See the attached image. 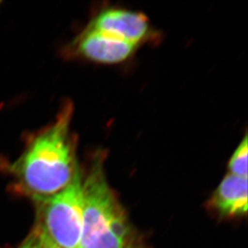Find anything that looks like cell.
Here are the masks:
<instances>
[{
	"instance_id": "obj_2",
	"label": "cell",
	"mask_w": 248,
	"mask_h": 248,
	"mask_svg": "<svg viewBox=\"0 0 248 248\" xmlns=\"http://www.w3.org/2000/svg\"><path fill=\"white\" fill-rule=\"evenodd\" d=\"M83 174L78 168L73 180L61 192L37 199V228L61 248H78L82 235Z\"/></svg>"
},
{
	"instance_id": "obj_3",
	"label": "cell",
	"mask_w": 248,
	"mask_h": 248,
	"mask_svg": "<svg viewBox=\"0 0 248 248\" xmlns=\"http://www.w3.org/2000/svg\"><path fill=\"white\" fill-rule=\"evenodd\" d=\"M103 155L96 154L83 179V227L80 243L106 229L121 211L106 180Z\"/></svg>"
},
{
	"instance_id": "obj_10",
	"label": "cell",
	"mask_w": 248,
	"mask_h": 248,
	"mask_svg": "<svg viewBox=\"0 0 248 248\" xmlns=\"http://www.w3.org/2000/svg\"><path fill=\"white\" fill-rule=\"evenodd\" d=\"M38 232L40 233V239H41V242H42L43 244V248H61L60 247L57 246L56 244H55L53 242L51 241L48 238L44 235L39 230H38Z\"/></svg>"
},
{
	"instance_id": "obj_8",
	"label": "cell",
	"mask_w": 248,
	"mask_h": 248,
	"mask_svg": "<svg viewBox=\"0 0 248 248\" xmlns=\"http://www.w3.org/2000/svg\"><path fill=\"white\" fill-rule=\"evenodd\" d=\"M248 136L245 135L244 139L237 146L236 150L230 159V172L232 174L242 178H248Z\"/></svg>"
},
{
	"instance_id": "obj_11",
	"label": "cell",
	"mask_w": 248,
	"mask_h": 248,
	"mask_svg": "<svg viewBox=\"0 0 248 248\" xmlns=\"http://www.w3.org/2000/svg\"><path fill=\"white\" fill-rule=\"evenodd\" d=\"M126 248H140L139 246H134L133 244H129V246L127 247Z\"/></svg>"
},
{
	"instance_id": "obj_1",
	"label": "cell",
	"mask_w": 248,
	"mask_h": 248,
	"mask_svg": "<svg viewBox=\"0 0 248 248\" xmlns=\"http://www.w3.org/2000/svg\"><path fill=\"white\" fill-rule=\"evenodd\" d=\"M73 106L66 103L54 122L31 135L19 158L11 166L20 187L35 199L63 190L79 166L75 137L71 131Z\"/></svg>"
},
{
	"instance_id": "obj_5",
	"label": "cell",
	"mask_w": 248,
	"mask_h": 248,
	"mask_svg": "<svg viewBox=\"0 0 248 248\" xmlns=\"http://www.w3.org/2000/svg\"><path fill=\"white\" fill-rule=\"evenodd\" d=\"M88 27L137 46L145 43L152 33L145 15L122 8L104 10Z\"/></svg>"
},
{
	"instance_id": "obj_9",
	"label": "cell",
	"mask_w": 248,
	"mask_h": 248,
	"mask_svg": "<svg viewBox=\"0 0 248 248\" xmlns=\"http://www.w3.org/2000/svg\"><path fill=\"white\" fill-rule=\"evenodd\" d=\"M20 248H43L40 233L38 232L37 229H35V232H33V234L31 235L30 238Z\"/></svg>"
},
{
	"instance_id": "obj_4",
	"label": "cell",
	"mask_w": 248,
	"mask_h": 248,
	"mask_svg": "<svg viewBox=\"0 0 248 248\" xmlns=\"http://www.w3.org/2000/svg\"><path fill=\"white\" fill-rule=\"evenodd\" d=\"M138 46L87 26L73 40L74 56L101 64H116L130 58Z\"/></svg>"
},
{
	"instance_id": "obj_7",
	"label": "cell",
	"mask_w": 248,
	"mask_h": 248,
	"mask_svg": "<svg viewBox=\"0 0 248 248\" xmlns=\"http://www.w3.org/2000/svg\"><path fill=\"white\" fill-rule=\"evenodd\" d=\"M131 233L126 217L122 211L115 216L106 229L81 242L78 248H126Z\"/></svg>"
},
{
	"instance_id": "obj_6",
	"label": "cell",
	"mask_w": 248,
	"mask_h": 248,
	"mask_svg": "<svg viewBox=\"0 0 248 248\" xmlns=\"http://www.w3.org/2000/svg\"><path fill=\"white\" fill-rule=\"evenodd\" d=\"M212 206L225 216H240L248 211V178L230 173L217 188Z\"/></svg>"
}]
</instances>
